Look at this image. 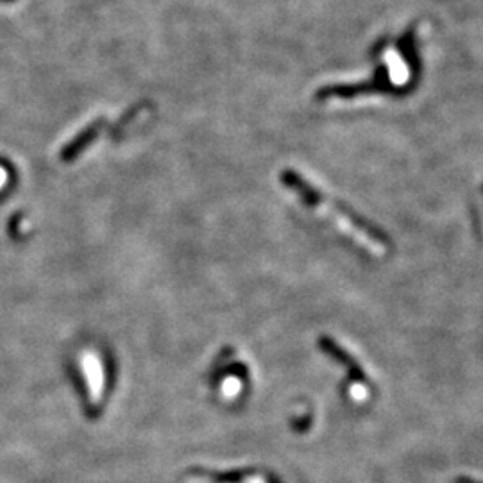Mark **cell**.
<instances>
[{
    "label": "cell",
    "mask_w": 483,
    "mask_h": 483,
    "mask_svg": "<svg viewBox=\"0 0 483 483\" xmlns=\"http://www.w3.org/2000/svg\"><path fill=\"white\" fill-rule=\"evenodd\" d=\"M0 2H15V0H0Z\"/></svg>",
    "instance_id": "obj_2"
},
{
    "label": "cell",
    "mask_w": 483,
    "mask_h": 483,
    "mask_svg": "<svg viewBox=\"0 0 483 483\" xmlns=\"http://www.w3.org/2000/svg\"><path fill=\"white\" fill-rule=\"evenodd\" d=\"M283 181L287 183L288 186H290L292 190H295L299 195L303 197L308 205L315 206V210H318L321 213L324 212L328 217H331V219L335 220V224H338V228H340L344 233H347V235L353 236L358 244L366 245V247H369L371 251L376 252V255L383 252V249L385 247H383V242H381V240H378L376 236H374L373 233L369 231V229H363L361 226L354 224V220L349 219L346 213H342L340 210H335V206L331 205L326 197L321 195V192H317L314 186L307 185V183H304V181L297 176V174L287 172L283 176Z\"/></svg>",
    "instance_id": "obj_1"
}]
</instances>
